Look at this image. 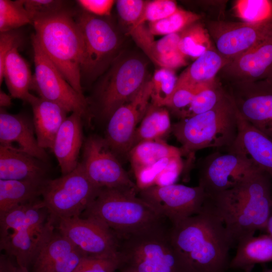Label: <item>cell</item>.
<instances>
[{"mask_svg": "<svg viewBox=\"0 0 272 272\" xmlns=\"http://www.w3.org/2000/svg\"><path fill=\"white\" fill-rule=\"evenodd\" d=\"M171 242L191 272H226L235 244L216 208L207 198L201 212L172 225Z\"/></svg>", "mask_w": 272, "mask_h": 272, "instance_id": "cell-1", "label": "cell"}, {"mask_svg": "<svg viewBox=\"0 0 272 272\" xmlns=\"http://www.w3.org/2000/svg\"><path fill=\"white\" fill-rule=\"evenodd\" d=\"M208 199L222 218L234 244L265 230L272 208V181L255 166L235 184Z\"/></svg>", "mask_w": 272, "mask_h": 272, "instance_id": "cell-2", "label": "cell"}, {"mask_svg": "<svg viewBox=\"0 0 272 272\" xmlns=\"http://www.w3.org/2000/svg\"><path fill=\"white\" fill-rule=\"evenodd\" d=\"M138 190L101 188L82 213L83 218H92L102 223L119 240L162 226L164 218L136 195Z\"/></svg>", "mask_w": 272, "mask_h": 272, "instance_id": "cell-3", "label": "cell"}, {"mask_svg": "<svg viewBox=\"0 0 272 272\" xmlns=\"http://www.w3.org/2000/svg\"><path fill=\"white\" fill-rule=\"evenodd\" d=\"M32 25L44 52L71 86L83 95L81 72L83 43L72 13L65 9Z\"/></svg>", "mask_w": 272, "mask_h": 272, "instance_id": "cell-4", "label": "cell"}, {"mask_svg": "<svg viewBox=\"0 0 272 272\" xmlns=\"http://www.w3.org/2000/svg\"><path fill=\"white\" fill-rule=\"evenodd\" d=\"M171 131L181 145L182 156L188 158L207 148H229L237 135V110L225 90L213 108L181 119L172 125Z\"/></svg>", "mask_w": 272, "mask_h": 272, "instance_id": "cell-5", "label": "cell"}, {"mask_svg": "<svg viewBox=\"0 0 272 272\" xmlns=\"http://www.w3.org/2000/svg\"><path fill=\"white\" fill-rule=\"evenodd\" d=\"M119 252L131 272H191L163 226L120 240Z\"/></svg>", "mask_w": 272, "mask_h": 272, "instance_id": "cell-6", "label": "cell"}, {"mask_svg": "<svg viewBox=\"0 0 272 272\" xmlns=\"http://www.w3.org/2000/svg\"><path fill=\"white\" fill-rule=\"evenodd\" d=\"M82 10L75 19L83 43L81 78L91 81L105 72L120 54L121 40L111 22Z\"/></svg>", "mask_w": 272, "mask_h": 272, "instance_id": "cell-7", "label": "cell"}, {"mask_svg": "<svg viewBox=\"0 0 272 272\" xmlns=\"http://www.w3.org/2000/svg\"><path fill=\"white\" fill-rule=\"evenodd\" d=\"M147 64L135 55H118L97 88V113L100 119L107 121L117 109L138 93L148 81Z\"/></svg>", "mask_w": 272, "mask_h": 272, "instance_id": "cell-8", "label": "cell"}, {"mask_svg": "<svg viewBox=\"0 0 272 272\" xmlns=\"http://www.w3.org/2000/svg\"><path fill=\"white\" fill-rule=\"evenodd\" d=\"M100 189L88 178L79 162L70 173L46 181L42 200L49 218L55 222L62 218L80 217Z\"/></svg>", "mask_w": 272, "mask_h": 272, "instance_id": "cell-9", "label": "cell"}, {"mask_svg": "<svg viewBox=\"0 0 272 272\" xmlns=\"http://www.w3.org/2000/svg\"><path fill=\"white\" fill-rule=\"evenodd\" d=\"M35 73L30 90L43 99L56 103L68 112L80 114L89 122L91 113L88 100L67 82L40 47L34 35L32 36Z\"/></svg>", "mask_w": 272, "mask_h": 272, "instance_id": "cell-10", "label": "cell"}, {"mask_svg": "<svg viewBox=\"0 0 272 272\" xmlns=\"http://www.w3.org/2000/svg\"><path fill=\"white\" fill-rule=\"evenodd\" d=\"M139 197L152 206L164 218L175 225L199 214L208 198L199 185L180 184L151 186L139 190Z\"/></svg>", "mask_w": 272, "mask_h": 272, "instance_id": "cell-11", "label": "cell"}, {"mask_svg": "<svg viewBox=\"0 0 272 272\" xmlns=\"http://www.w3.org/2000/svg\"><path fill=\"white\" fill-rule=\"evenodd\" d=\"M58 232L87 257L108 258L119 256L120 240L109 228L90 218L80 216L57 221Z\"/></svg>", "mask_w": 272, "mask_h": 272, "instance_id": "cell-12", "label": "cell"}, {"mask_svg": "<svg viewBox=\"0 0 272 272\" xmlns=\"http://www.w3.org/2000/svg\"><path fill=\"white\" fill-rule=\"evenodd\" d=\"M80 162L86 175L97 187L139 190L128 177L104 138L90 135L83 144Z\"/></svg>", "mask_w": 272, "mask_h": 272, "instance_id": "cell-13", "label": "cell"}, {"mask_svg": "<svg viewBox=\"0 0 272 272\" xmlns=\"http://www.w3.org/2000/svg\"><path fill=\"white\" fill-rule=\"evenodd\" d=\"M223 87L242 117L272 139V78Z\"/></svg>", "mask_w": 272, "mask_h": 272, "instance_id": "cell-14", "label": "cell"}, {"mask_svg": "<svg viewBox=\"0 0 272 272\" xmlns=\"http://www.w3.org/2000/svg\"><path fill=\"white\" fill-rule=\"evenodd\" d=\"M205 26L218 52L230 62L272 34V21L250 23L210 20Z\"/></svg>", "mask_w": 272, "mask_h": 272, "instance_id": "cell-15", "label": "cell"}, {"mask_svg": "<svg viewBox=\"0 0 272 272\" xmlns=\"http://www.w3.org/2000/svg\"><path fill=\"white\" fill-rule=\"evenodd\" d=\"M151 80H148L129 101L117 109L107 120L105 137L108 145L118 157L128 155L138 125L150 105Z\"/></svg>", "mask_w": 272, "mask_h": 272, "instance_id": "cell-16", "label": "cell"}, {"mask_svg": "<svg viewBox=\"0 0 272 272\" xmlns=\"http://www.w3.org/2000/svg\"><path fill=\"white\" fill-rule=\"evenodd\" d=\"M255 166L243 154L231 149L226 153H212L200 166L198 185L208 197H212L233 187Z\"/></svg>", "mask_w": 272, "mask_h": 272, "instance_id": "cell-17", "label": "cell"}, {"mask_svg": "<svg viewBox=\"0 0 272 272\" xmlns=\"http://www.w3.org/2000/svg\"><path fill=\"white\" fill-rule=\"evenodd\" d=\"M218 75L219 80L226 84L272 78V34L232 60Z\"/></svg>", "mask_w": 272, "mask_h": 272, "instance_id": "cell-18", "label": "cell"}, {"mask_svg": "<svg viewBox=\"0 0 272 272\" xmlns=\"http://www.w3.org/2000/svg\"><path fill=\"white\" fill-rule=\"evenodd\" d=\"M86 257L67 238L54 231L34 260L33 272H74Z\"/></svg>", "mask_w": 272, "mask_h": 272, "instance_id": "cell-19", "label": "cell"}, {"mask_svg": "<svg viewBox=\"0 0 272 272\" xmlns=\"http://www.w3.org/2000/svg\"><path fill=\"white\" fill-rule=\"evenodd\" d=\"M18 148L35 158L47 163L49 157L45 149L37 142L33 120L22 114L9 113L1 108L0 145Z\"/></svg>", "mask_w": 272, "mask_h": 272, "instance_id": "cell-20", "label": "cell"}, {"mask_svg": "<svg viewBox=\"0 0 272 272\" xmlns=\"http://www.w3.org/2000/svg\"><path fill=\"white\" fill-rule=\"evenodd\" d=\"M54 222L49 218L43 227L25 229L1 237V250L14 256L18 265L28 268L33 264L41 247L54 232Z\"/></svg>", "mask_w": 272, "mask_h": 272, "instance_id": "cell-21", "label": "cell"}, {"mask_svg": "<svg viewBox=\"0 0 272 272\" xmlns=\"http://www.w3.org/2000/svg\"><path fill=\"white\" fill-rule=\"evenodd\" d=\"M238 133L229 148L245 156L272 181V139L252 126L237 111Z\"/></svg>", "mask_w": 272, "mask_h": 272, "instance_id": "cell-22", "label": "cell"}, {"mask_svg": "<svg viewBox=\"0 0 272 272\" xmlns=\"http://www.w3.org/2000/svg\"><path fill=\"white\" fill-rule=\"evenodd\" d=\"M82 116L73 112L59 129L51 150L62 175L67 174L78 166L79 154L83 145Z\"/></svg>", "mask_w": 272, "mask_h": 272, "instance_id": "cell-23", "label": "cell"}, {"mask_svg": "<svg viewBox=\"0 0 272 272\" xmlns=\"http://www.w3.org/2000/svg\"><path fill=\"white\" fill-rule=\"evenodd\" d=\"M46 164L18 148L0 145V179H48Z\"/></svg>", "mask_w": 272, "mask_h": 272, "instance_id": "cell-24", "label": "cell"}, {"mask_svg": "<svg viewBox=\"0 0 272 272\" xmlns=\"http://www.w3.org/2000/svg\"><path fill=\"white\" fill-rule=\"evenodd\" d=\"M33 112V122L39 146L52 149L54 139L69 113L53 102L32 95L28 102Z\"/></svg>", "mask_w": 272, "mask_h": 272, "instance_id": "cell-25", "label": "cell"}, {"mask_svg": "<svg viewBox=\"0 0 272 272\" xmlns=\"http://www.w3.org/2000/svg\"><path fill=\"white\" fill-rule=\"evenodd\" d=\"M49 215L42 199L21 204L0 214L1 237L25 229L44 226Z\"/></svg>", "mask_w": 272, "mask_h": 272, "instance_id": "cell-26", "label": "cell"}, {"mask_svg": "<svg viewBox=\"0 0 272 272\" xmlns=\"http://www.w3.org/2000/svg\"><path fill=\"white\" fill-rule=\"evenodd\" d=\"M237 245L229 268L250 272L256 264L272 261V237L268 233L244 238Z\"/></svg>", "mask_w": 272, "mask_h": 272, "instance_id": "cell-27", "label": "cell"}, {"mask_svg": "<svg viewBox=\"0 0 272 272\" xmlns=\"http://www.w3.org/2000/svg\"><path fill=\"white\" fill-rule=\"evenodd\" d=\"M19 46L14 47L7 54L3 79L12 97L28 102L32 95L29 91L33 75L28 63L19 52Z\"/></svg>", "mask_w": 272, "mask_h": 272, "instance_id": "cell-28", "label": "cell"}, {"mask_svg": "<svg viewBox=\"0 0 272 272\" xmlns=\"http://www.w3.org/2000/svg\"><path fill=\"white\" fill-rule=\"evenodd\" d=\"M230 61L216 49L209 50L195 59L178 77L176 87L196 86L214 80L220 71Z\"/></svg>", "mask_w": 272, "mask_h": 272, "instance_id": "cell-29", "label": "cell"}, {"mask_svg": "<svg viewBox=\"0 0 272 272\" xmlns=\"http://www.w3.org/2000/svg\"><path fill=\"white\" fill-rule=\"evenodd\" d=\"M47 180L0 179V214L39 199Z\"/></svg>", "mask_w": 272, "mask_h": 272, "instance_id": "cell-30", "label": "cell"}, {"mask_svg": "<svg viewBox=\"0 0 272 272\" xmlns=\"http://www.w3.org/2000/svg\"><path fill=\"white\" fill-rule=\"evenodd\" d=\"M127 156L134 173L163 158L182 156L179 148L171 146L161 139L140 143L130 150Z\"/></svg>", "mask_w": 272, "mask_h": 272, "instance_id": "cell-31", "label": "cell"}, {"mask_svg": "<svg viewBox=\"0 0 272 272\" xmlns=\"http://www.w3.org/2000/svg\"><path fill=\"white\" fill-rule=\"evenodd\" d=\"M171 126L168 110L151 103L135 130L131 149L143 142L161 139L171 131Z\"/></svg>", "mask_w": 272, "mask_h": 272, "instance_id": "cell-32", "label": "cell"}, {"mask_svg": "<svg viewBox=\"0 0 272 272\" xmlns=\"http://www.w3.org/2000/svg\"><path fill=\"white\" fill-rule=\"evenodd\" d=\"M178 48L187 58L196 59L206 52L216 49L205 25L199 21L180 32Z\"/></svg>", "mask_w": 272, "mask_h": 272, "instance_id": "cell-33", "label": "cell"}, {"mask_svg": "<svg viewBox=\"0 0 272 272\" xmlns=\"http://www.w3.org/2000/svg\"><path fill=\"white\" fill-rule=\"evenodd\" d=\"M202 16L179 8L171 15L160 20L150 22L149 30L153 35H166L181 32L191 24L199 21Z\"/></svg>", "mask_w": 272, "mask_h": 272, "instance_id": "cell-34", "label": "cell"}, {"mask_svg": "<svg viewBox=\"0 0 272 272\" xmlns=\"http://www.w3.org/2000/svg\"><path fill=\"white\" fill-rule=\"evenodd\" d=\"M237 17L244 22L263 23L272 21V1L238 0L234 5Z\"/></svg>", "mask_w": 272, "mask_h": 272, "instance_id": "cell-35", "label": "cell"}, {"mask_svg": "<svg viewBox=\"0 0 272 272\" xmlns=\"http://www.w3.org/2000/svg\"><path fill=\"white\" fill-rule=\"evenodd\" d=\"M151 80V104L159 107L166 106L178 81L174 71L161 67L155 71Z\"/></svg>", "mask_w": 272, "mask_h": 272, "instance_id": "cell-36", "label": "cell"}, {"mask_svg": "<svg viewBox=\"0 0 272 272\" xmlns=\"http://www.w3.org/2000/svg\"><path fill=\"white\" fill-rule=\"evenodd\" d=\"M224 94L222 83L217 77L196 93L184 118L210 110L217 105Z\"/></svg>", "mask_w": 272, "mask_h": 272, "instance_id": "cell-37", "label": "cell"}, {"mask_svg": "<svg viewBox=\"0 0 272 272\" xmlns=\"http://www.w3.org/2000/svg\"><path fill=\"white\" fill-rule=\"evenodd\" d=\"M24 0H0V31L7 32L32 21L25 8Z\"/></svg>", "mask_w": 272, "mask_h": 272, "instance_id": "cell-38", "label": "cell"}, {"mask_svg": "<svg viewBox=\"0 0 272 272\" xmlns=\"http://www.w3.org/2000/svg\"><path fill=\"white\" fill-rule=\"evenodd\" d=\"M208 84L176 87L166 106L172 110L181 119H184L195 95Z\"/></svg>", "mask_w": 272, "mask_h": 272, "instance_id": "cell-39", "label": "cell"}, {"mask_svg": "<svg viewBox=\"0 0 272 272\" xmlns=\"http://www.w3.org/2000/svg\"><path fill=\"white\" fill-rule=\"evenodd\" d=\"M178 7L176 3L170 0H155L147 2L143 15L138 22L130 30L148 21L153 22L163 19L174 13Z\"/></svg>", "mask_w": 272, "mask_h": 272, "instance_id": "cell-40", "label": "cell"}, {"mask_svg": "<svg viewBox=\"0 0 272 272\" xmlns=\"http://www.w3.org/2000/svg\"><path fill=\"white\" fill-rule=\"evenodd\" d=\"M59 0H24V5L33 23L66 9Z\"/></svg>", "mask_w": 272, "mask_h": 272, "instance_id": "cell-41", "label": "cell"}, {"mask_svg": "<svg viewBox=\"0 0 272 272\" xmlns=\"http://www.w3.org/2000/svg\"><path fill=\"white\" fill-rule=\"evenodd\" d=\"M146 3L147 2L142 0L117 1L118 14L122 21L130 25L131 28L138 22L142 17Z\"/></svg>", "mask_w": 272, "mask_h": 272, "instance_id": "cell-42", "label": "cell"}, {"mask_svg": "<svg viewBox=\"0 0 272 272\" xmlns=\"http://www.w3.org/2000/svg\"><path fill=\"white\" fill-rule=\"evenodd\" d=\"M120 266L119 256L108 258L86 257L74 272H114Z\"/></svg>", "mask_w": 272, "mask_h": 272, "instance_id": "cell-43", "label": "cell"}, {"mask_svg": "<svg viewBox=\"0 0 272 272\" xmlns=\"http://www.w3.org/2000/svg\"><path fill=\"white\" fill-rule=\"evenodd\" d=\"M12 30L1 32L0 34V84L3 81V72L5 59L8 53L21 41L20 34Z\"/></svg>", "mask_w": 272, "mask_h": 272, "instance_id": "cell-44", "label": "cell"}, {"mask_svg": "<svg viewBox=\"0 0 272 272\" xmlns=\"http://www.w3.org/2000/svg\"><path fill=\"white\" fill-rule=\"evenodd\" d=\"M180 32L165 35L161 39L155 42L154 55L152 60L153 62L156 63L157 60L159 56L170 54L179 50L178 45Z\"/></svg>", "mask_w": 272, "mask_h": 272, "instance_id": "cell-45", "label": "cell"}, {"mask_svg": "<svg viewBox=\"0 0 272 272\" xmlns=\"http://www.w3.org/2000/svg\"><path fill=\"white\" fill-rule=\"evenodd\" d=\"M114 2L112 0L77 1L83 10L99 17L109 15Z\"/></svg>", "mask_w": 272, "mask_h": 272, "instance_id": "cell-46", "label": "cell"}, {"mask_svg": "<svg viewBox=\"0 0 272 272\" xmlns=\"http://www.w3.org/2000/svg\"><path fill=\"white\" fill-rule=\"evenodd\" d=\"M0 272H29L28 268L15 265L6 255L0 257Z\"/></svg>", "mask_w": 272, "mask_h": 272, "instance_id": "cell-47", "label": "cell"}, {"mask_svg": "<svg viewBox=\"0 0 272 272\" xmlns=\"http://www.w3.org/2000/svg\"><path fill=\"white\" fill-rule=\"evenodd\" d=\"M11 96L7 95L4 91L0 92V106L1 108L9 107L12 104Z\"/></svg>", "mask_w": 272, "mask_h": 272, "instance_id": "cell-48", "label": "cell"}, {"mask_svg": "<svg viewBox=\"0 0 272 272\" xmlns=\"http://www.w3.org/2000/svg\"><path fill=\"white\" fill-rule=\"evenodd\" d=\"M266 231L272 237V208L271 209L270 215L267 221Z\"/></svg>", "mask_w": 272, "mask_h": 272, "instance_id": "cell-49", "label": "cell"}, {"mask_svg": "<svg viewBox=\"0 0 272 272\" xmlns=\"http://www.w3.org/2000/svg\"><path fill=\"white\" fill-rule=\"evenodd\" d=\"M262 272H272V269H267L264 270Z\"/></svg>", "mask_w": 272, "mask_h": 272, "instance_id": "cell-50", "label": "cell"}, {"mask_svg": "<svg viewBox=\"0 0 272 272\" xmlns=\"http://www.w3.org/2000/svg\"><path fill=\"white\" fill-rule=\"evenodd\" d=\"M124 272H131L128 270L125 269V270L124 271Z\"/></svg>", "mask_w": 272, "mask_h": 272, "instance_id": "cell-51", "label": "cell"}]
</instances>
